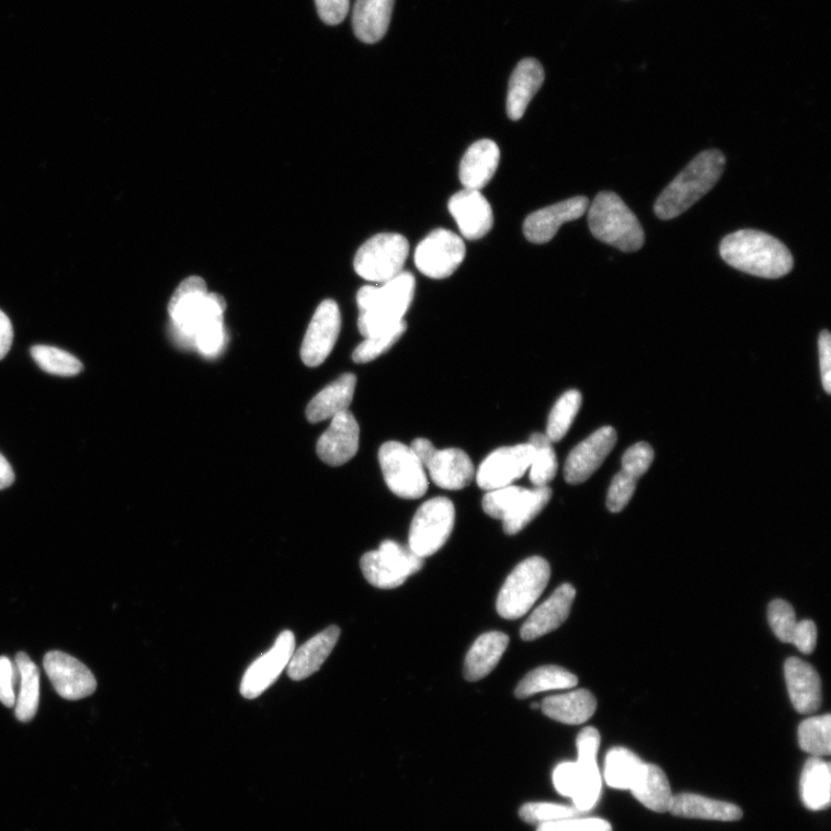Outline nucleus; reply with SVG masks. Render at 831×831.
Returning a JSON list of instances; mask_svg holds the SVG:
<instances>
[{
    "label": "nucleus",
    "instance_id": "obj_1",
    "mask_svg": "<svg viewBox=\"0 0 831 831\" xmlns=\"http://www.w3.org/2000/svg\"><path fill=\"white\" fill-rule=\"evenodd\" d=\"M721 258L731 267L762 278H779L794 269V257L777 238L759 230H739L721 240Z\"/></svg>",
    "mask_w": 831,
    "mask_h": 831
},
{
    "label": "nucleus",
    "instance_id": "obj_2",
    "mask_svg": "<svg viewBox=\"0 0 831 831\" xmlns=\"http://www.w3.org/2000/svg\"><path fill=\"white\" fill-rule=\"evenodd\" d=\"M414 288V277L408 272L383 283L382 287H363L357 294L362 335L368 339L396 330L410 308Z\"/></svg>",
    "mask_w": 831,
    "mask_h": 831
},
{
    "label": "nucleus",
    "instance_id": "obj_3",
    "mask_svg": "<svg viewBox=\"0 0 831 831\" xmlns=\"http://www.w3.org/2000/svg\"><path fill=\"white\" fill-rule=\"evenodd\" d=\"M726 164L724 152L717 149L699 152L656 201V215L669 221L685 213L715 187Z\"/></svg>",
    "mask_w": 831,
    "mask_h": 831
},
{
    "label": "nucleus",
    "instance_id": "obj_4",
    "mask_svg": "<svg viewBox=\"0 0 831 831\" xmlns=\"http://www.w3.org/2000/svg\"><path fill=\"white\" fill-rule=\"evenodd\" d=\"M588 224L596 239L623 252H637L645 244V231L638 217L614 192L596 195L588 213Z\"/></svg>",
    "mask_w": 831,
    "mask_h": 831
},
{
    "label": "nucleus",
    "instance_id": "obj_5",
    "mask_svg": "<svg viewBox=\"0 0 831 831\" xmlns=\"http://www.w3.org/2000/svg\"><path fill=\"white\" fill-rule=\"evenodd\" d=\"M227 303L221 295L210 294L201 276L184 280L172 295L168 311L177 331L192 342L198 328L216 316H225Z\"/></svg>",
    "mask_w": 831,
    "mask_h": 831
},
{
    "label": "nucleus",
    "instance_id": "obj_6",
    "mask_svg": "<svg viewBox=\"0 0 831 831\" xmlns=\"http://www.w3.org/2000/svg\"><path fill=\"white\" fill-rule=\"evenodd\" d=\"M549 487L523 489L515 486L489 491L483 498L485 512L502 521L505 534L513 536L528 526L549 504Z\"/></svg>",
    "mask_w": 831,
    "mask_h": 831
},
{
    "label": "nucleus",
    "instance_id": "obj_7",
    "mask_svg": "<svg viewBox=\"0 0 831 831\" xmlns=\"http://www.w3.org/2000/svg\"><path fill=\"white\" fill-rule=\"evenodd\" d=\"M550 577V565L540 557L520 562L500 590L497 600L499 616L515 621L526 615L543 594Z\"/></svg>",
    "mask_w": 831,
    "mask_h": 831
},
{
    "label": "nucleus",
    "instance_id": "obj_8",
    "mask_svg": "<svg viewBox=\"0 0 831 831\" xmlns=\"http://www.w3.org/2000/svg\"><path fill=\"white\" fill-rule=\"evenodd\" d=\"M409 243L399 234H379L360 248L354 259L355 272L364 280L385 283L402 273Z\"/></svg>",
    "mask_w": 831,
    "mask_h": 831
},
{
    "label": "nucleus",
    "instance_id": "obj_9",
    "mask_svg": "<svg viewBox=\"0 0 831 831\" xmlns=\"http://www.w3.org/2000/svg\"><path fill=\"white\" fill-rule=\"evenodd\" d=\"M455 524V508L445 497L428 500L414 514L409 532V549L422 558L439 553Z\"/></svg>",
    "mask_w": 831,
    "mask_h": 831
},
{
    "label": "nucleus",
    "instance_id": "obj_10",
    "mask_svg": "<svg viewBox=\"0 0 831 831\" xmlns=\"http://www.w3.org/2000/svg\"><path fill=\"white\" fill-rule=\"evenodd\" d=\"M423 566L424 558L389 539L380 544L379 550L367 553L361 559L366 581L379 589L402 585L410 576L419 573Z\"/></svg>",
    "mask_w": 831,
    "mask_h": 831
},
{
    "label": "nucleus",
    "instance_id": "obj_11",
    "mask_svg": "<svg viewBox=\"0 0 831 831\" xmlns=\"http://www.w3.org/2000/svg\"><path fill=\"white\" fill-rule=\"evenodd\" d=\"M379 463L389 490L403 499H420L429 488L425 469L411 447L385 443L379 449Z\"/></svg>",
    "mask_w": 831,
    "mask_h": 831
},
{
    "label": "nucleus",
    "instance_id": "obj_12",
    "mask_svg": "<svg viewBox=\"0 0 831 831\" xmlns=\"http://www.w3.org/2000/svg\"><path fill=\"white\" fill-rule=\"evenodd\" d=\"M410 447L429 470L436 487L456 491L471 485L475 467L466 452L457 448L436 449L424 439L413 441Z\"/></svg>",
    "mask_w": 831,
    "mask_h": 831
},
{
    "label": "nucleus",
    "instance_id": "obj_13",
    "mask_svg": "<svg viewBox=\"0 0 831 831\" xmlns=\"http://www.w3.org/2000/svg\"><path fill=\"white\" fill-rule=\"evenodd\" d=\"M466 257L464 240L454 232L436 229L414 252V264L431 278H446L460 267Z\"/></svg>",
    "mask_w": 831,
    "mask_h": 831
},
{
    "label": "nucleus",
    "instance_id": "obj_14",
    "mask_svg": "<svg viewBox=\"0 0 831 831\" xmlns=\"http://www.w3.org/2000/svg\"><path fill=\"white\" fill-rule=\"evenodd\" d=\"M535 448L531 444L500 447L479 466L476 474L480 489L492 491L512 486L531 468Z\"/></svg>",
    "mask_w": 831,
    "mask_h": 831
},
{
    "label": "nucleus",
    "instance_id": "obj_15",
    "mask_svg": "<svg viewBox=\"0 0 831 831\" xmlns=\"http://www.w3.org/2000/svg\"><path fill=\"white\" fill-rule=\"evenodd\" d=\"M341 325L338 303L333 299L323 300L314 315L300 348V357L306 366L317 367L331 355Z\"/></svg>",
    "mask_w": 831,
    "mask_h": 831
},
{
    "label": "nucleus",
    "instance_id": "obj_16",
    "mask_svg": "<svg viewBox=\"0 0 831 831\" xmlns=\"http://www.w3.org/2000/svg\"><path fill=\"white\" fill-rule=\"evenodd\" d=\"M601 735L595 728H585L577 739L578 789L572 798L580 815L592 811L602 794V776L597 764Z\"/></svg>",
    "mask_w": 831,
    "mask_h": 831
},
{
    "label": "nucleus",
    "instance_id": "obj_17",
    "mask_svg": "<svg viewBox=\"0 0 831 831\" xmlns=\"http://www.w3.org/2000/svg\"><path fill=\"white\" fill-rule=\"evenodd\" d=\"M296 649V639L292 630H283L270 651L262 654L247 670L240 693L253 699L270 688L281 673L287 669Z\"/></svg>",
    "mask_w": 831,
    "mask_h": 831
},
{
    "label": "nucleus",
    "instance_id": "obj_18",
    "mask_svg": "<svg viewBox=\"0 0 831 831\" xmlns=\"http://www.w3.org/2000/svg\"><path fill=\"white\" fill-rule=\"evenodd\" d=\"M43 665L56 692L70 702L91 696L96 691L92 671L69 653L50 651Z\"/></svg>",
    "mask_w": 831,
    "mask_h": 831
},
{
    "label": "nucleus",
    "instance_id": "obj_19",
    "mask_svg": "<svg viewBox=\"0 0 831 831\" xmlns=\"http://www.w3.org/2000/svg\"><path fill=\"white\" fill-rule=\"evenodd\" d=\"M616 444L617 432L611 426L589 435L567 457L564 470L566 482L572 486L584 483L601 468Z\"/></svg>",
    "mask_w": 831,
    "mask_h": 831
},
{
    "label": "nucleus",
    "instance_id": "obj_20",
    "mask_svg": "<svg viewBox=\"0 0 831 831\" xmlns=\"http://www.w3.org/2000/svg\"><path fill=\"white\" fill-rule=\"evenodd\" d=\"M360 448V425L355 416L345 410L332 419V424L320 436L317 454L322 463L340 467L352 460Z\"/></svg>",
    "mask_w": 831,
    "mask_h": 831
},
{
    "label": "nucleus",
    "instance_id": "obj_21",
    "mask_svg": "<svg viewBox=\"0 0 831 831\" xmlns=\"http://www.w3.org/2000/svg\"><path fill=\"white\" fill-rule=\"evenodd\" d=\"M587 196H576L531 214L523 224V234L534 244L549 243L559 228L578 220L589 207Z\"/></svg>",
    "mask_w": 831,
    "mask_h": 831
},
{
    "label": "nucleus",
    "instance_id": "obj_22",
    "mask_svg": "<svg viewBox=\"0 0 831 831\" xmlns=\"http://www.w3.org/2000/svg\"><path fill=\"white\" fill-rule=\"evenodd\" d=\"M448 210L469 240L483 238L493 227L491 205L480 191L465 189L455 193L448 202Z\"/></svg>",
    "mask_w": 831,
    "mask_h": 831
},
{
    "label": "nucleus",
    "instance_id": "obj_23",
    "mask_svg": "<svg viewBox=\"0 0 831 831\" xmlns=\"http://www.w3.org/2000/svg\"><path fill=\"white\" fill-rule=\"evenodd\" d=\"M576 595L572 584H561L522 625V640L534 641L559 628L570 616Z\"/></svg>",
    "mask_w": 831,
    "mask_h": 831
},
{
    "label": "nucleus",
    "instance_id": "obj_24",
    "mask_svg": "<svg viewBox=\"0 0 831 831\" xmlns=\"http://www.w3.org/2000/svg\"><path fill=\"white\" fill-rule=\"evenodd\" d=\"M787 691L793 706L799 714L808 715L821 706V680L817 670L808 663L792 658L784 665Z\"/></svg>",
    "mask_w": 831,
    "mask_h": 831
},
{
    "label": "nucleus",
    "instance_id": "obj_25",
    "mask_svg": "<svg viewBox=\"0 0 831 831\" xmlns=\"http://www.w3.org/2000/svg\"><path fill=\"white\" fill-rule=\"evenodd\" d=\"M341 630L331 626L317 634L311 640L295 649L287 667L288 675L299 682L315 674L334 650Z\"/></svg>",
    "mask_w": 831,
    "mask_h": 831
},
{
    "label": "nucleus",
    "instance_id": "obj_26",
    "mask_svg": "<svg viewBox=\"0 0 831 831\" xmlns=\"http://www.w3.org/2000/svg\"><path fill=\"white\" fill-rule=\"evenodd\" d=\"M500 163L498 145L483 139L471 145L462 161L460 181L465 189L480 191L493 179Z\"/></svg>",
    "mask_w": 831,
    "mask_h": 831
},
{
    "label": "nucleus",
    "instance_id": "obj_27",
    "mask_svg": "<svg viewBox=\"0 0 831 831\" xmlns=\"http://www.w3.org/2000/svg\"><path fill=\"white\" fill-rule=\"evenodd\" d=\"M544 79V70L538 60L526 58L517 64L510 80L508 95V115L512 121L521 119L527 112Z\"/></svg>",
    "mask_w": 831,
    "mask_h": 831
},
{
    "label": "nucleus",
    "instance_id": "obj_28",
    "mask_svg": "<svg viewBox=\"0 0 831 831\" xmlns=\"http://www.w3.org/2000/svg\"><path fill=\"white\" fill-rule=\"evenodd\" d=\"M356 384L355 375L344 374L326 386L306 409L308 421L316 424L333 419L338 413L349 410L354 399Z\"/></svg>",
    "mask_w": 831,
    "mask_h": 831
},
{
    "label": "nucleus",
    "instance_id": "obj_29",
    "mask_svg": "<svg viewBox=\"0 0 831 831\" xmlns=\"http://www.w3.org/2000/svg\"><path fill=\"white\" fill-rule=\"evenodd\" d=\"M670 813L685 819L731 822L742 818L741 808L724 800L696 794H680L673 797Z\"/></svg>",
    "mask_w": 831,
    "mask_h": 831
},
{
    "label": "nucleus",
    "instance_id": "obj_30",
    "mask_svg": "<svg viewBox=\"0 0 831 831\" xmlns=\"http://www.w3.org/2000/svg\"><path fill=\"white\" fill-rule=\"evenodd\" d=\"M544 715L568 726H579L592 718L597 708L595 696L587 690L544 698L540 705Z\"/></svg>",
    "mask_w": 831,
    "mask_h": 831
},
{
    "label": "nucleus",
    "instance_id": "obj_31",
    "mask_svg": "<svg viewBox=\"0 0 831 831\" xmlns=\"http://www.w3.org/2000/svg\"><path fill=\"white\" fill-rule=\"evenodd\" d=\"M510 644L505 633L489 631L480 636L467 653L465 676L469 682L483 680L500 662Z\"/></svg>",
    "mask_w": 831,
    "mask_h": 831
},
{
    "label": "nucleus",
    "instance_id": "obj_32",
    "mask_svg": "<svg viewBox=\"0 0 831 831\" xmlns=\"http://www.w3.org/2000/svg\"><path fill=\"white\" fill-rule=\"evenodd\" d=\"M396 0H356L353 27L357 38L374 45L386 35Z\"/></svg>",
    "mask_w": 831,
    "mask_h": 831
},
{
    "label": "nucleus",
    "instance_id": "obj_33",
    "mask_svg": "<svg viewBox=\"0 0 831 831\" xmlns=\"http://www.w3.org/2000/svg\"><path fill=\"white\" fill-rule=\"evenodd\" d=\"M800 797L809 811H824L831 800V767L821 758L812 756L804 765L800 777Z\"/></svg>",
    "mask_w": 831,
    "mask_h": 831
},
{
    "label": "nucleus",
    "instance_id": "obj_34",
    "mask_svg": "<svg viewBox=\"0 0 831 831\" xmlns=\"http://www.w3.org/2000/svg\"><path fill=\"white\" fill-rule=\"evenodd\" d=\"M640 804L656 813L670 812L674 795L670 782L659 765L646 763L645 770L630 789Z\"/></svg>",
    "mask_w": 831,
    "mask_h": 831
},
{
    "label": "nucleus",
    "instance_id": "obj_35",
    "mask_svg": "<svg viewBox=\"0 0 831 831\" xmlns=\"http://www.w3.org/2000/svg\"><path fill=\"white\" fill-rule=\"evenodd\" d=\"M645 764L636 753L627 749H612L605 758V782L612 789L630 792L640 778Z\"/></svg>",
    "mask_w": 831,
    "mask_h": 831
},
{
    "label": "nucleus",
    "instance_id": "obj_36",
    "mask_svg": "<svg viewBox=\"0 0 831 831\" xmlns=\"http://www.w3.org/2000/svg\"><path fill=\"white\" fill-rule=\"evenodd\" d=\"M15 665L20 676L15 716L21 721H31L38 709L39 670L26 652L16 654Z\"/></svg>",
    "mask_w": 831,
    "mask_h": 831
},
{
    "label": "nucleus",
    "instance_id": "obj_37",
    "mask_svg": "<svg viewBox=\"0 0 831 831\" xmlns=\"http://www.w3.org/2000/svg\"><path fill=\"white\" fill-rule=\"evenodd\" d=\"M578 678L570 671L556 665L540 667L530 672L515 690L517 698H527L537 693L573 688Z\"/></svg>",
    "mask_w": 831,
    "mask_h": 831
},
{
    "label": "nucleus",
    "instance_id": "obj_38",
    "mask_svg": "<svg viewBox=\"0 0 831 831\" xmlns=\"http://www.w3.org/2000/svg\"><path fill=\"white\" fill-rule=\"evenodd\" d=\"M534 448L530 478L535 488L548 487L558 471V458L553 443L544 433H534L530 443Z\"/></svg>",
    "mask_w": 831,
    "mask_h": 831
},
{
    "label": "nucleus",
    "instance_id": "obj_39",
    "mask_svg": "<svg viewBox=\"0 0 831 831\" xmlns=\"http://www.w3.org/2000/svg\"><path fill=\"white\" fill-rule=\"evenodd\" d=\"M800 749L816 758L831 754V718L827 714L805 719L798 729Z\"/></svg>",
    "mask_w": 831,
    "mask_h": 831
},
{
    "label": "nucleus",
    "instance_id": "obj_40",
    "mask_svg": "<svg viewBox=\"0 0 831 831\" xmlns=\"http://www.w3.org/2000/svg\"><path fill=\"white\" fill-rule=\"evenodd\" d=\"M581 405L582 396L577 389L566 391L557 401L550 412L545 433L553 444L560 442L570 431Z\"/></svg>",
    "mask_w": 831,
    "mask_h": 831
},
{
    "label": "nucleus",
    "instance_id": "obj_41",
    "mask_svg": "<svg viewBox=\"0 0 831 831\" xmlns=\"http://www.w3.org/2000/svg\"><path fill=\"white\" fill-rule=\"evenodd\" d=\"M31 354L36 364L50 375L73 377L79 375L83 368L78 358L55 346L35 345L32 348Z\"/></svg>",
    "mask_w": 831,
    "mask_h": 831
},
{
    "label": "nucleus",
    "instance_id": "obj_42",
    "mask_svg": "<svg viewBox=\"0 0 831 831\" xmlns=\"http://www.w3.org/2000/svg\"><path fill=\"white\" fill-rule=\"evenodd\" d=\"M580 816L574 806L554 802H528L520 808V818L531 824H545Z\"/></svg>",
    "mask_w": 831,
    "mask_h": 831
},
{
    "label": "nucleus",
    "instance_id": "obj_43",
    "mask_svg": "<svg viewBox=\"0 0 831 831\" xmlns=\"http://www.w3.org/2000/svg\"><path fill=\"white\" fill-rule=\"evenodd\" d=\"M192 343L205 356L213 357L220 353L226 343L224 316L204 322L193 335Z\"/></svg>",
    "mask_w": 831,
    "mask_h": 831
},
{
    "label": "nucleus",
    "instance_id": "obj_44",
    "mask_svg": "<svg viewBox=\"0 0 831 831\" xmlns=\"http://www.w3.org/2000/svg\"><path fill=\"white\" fill-rule=\"evenodd\" d=\"M407 327V321L403 320L396 330L379 337L365 339V341L355 349L353 354L354 362L357 364H365L384 355L401 339Z\"/></svg>",
    "mask_w": 831,
    "mask_h": 831
},
{
    "label": "nucleus",
    "instance_id": "obj_45",
    "mask_svg": "<svg viewBox=\"0 0 831 831\" xmlns=\"http://www.w3.org/2000/svg\"><path fill=\"white\" fill-rule=\"evenodd\" d=\"M769 619L778 640L784 644H793L795 629L798 624L794 607L782 600L773 601L769 608Z\"/></svg>",
    "mask_w": 831,
    "mask_h": 831
},
{
    "label": "nucleus",
    "instance_id": "obj_46",
    "mask_svg": "<svg viewBox=\"0 0 831 831\" xmlns=\"http://www.w3.org/2000/svg\"><path fill=\"white\" fill-rule=\"evenodd\" d=\"M638 479L624 470L619 471L608 488L606 506L612 513H621L628 505L637 489Z\"/></svg>",
    "mask_w": 831,
    "mask_h": 831
},
{
    "label": "nucleus",
    "instance_id": "obj_47",
    "mask_svg": "<svg viewBox=\"0 0 831 831\" xmlns=\"http://www.w3.org/2000/svg\"><path fill=\"white\" fill-rule=\"evenodd\" d=\"M653 449L647 443H638L628 448L623 456V470L634 478H640L653 462Z\"/></svg>",
    "mask_w": 831,
    "mask_h": 831
},
{
    "label": "nucleus",
    "instance_id": "obj_48",
    "mask_svg": "<svg viewBox=\"0 0 831 831\" xmlns=\"http://www.w3.org/2000/svg\"><path fill=\"white\" fill-rule=\"evenodd\" d=\"M537 831H614L612 824L601 818H567L556 822L540 824Z\"/></svg>",
    "mask_w": 831,
    "mask_h": 831
},
{
    "label": "nucleus",
    "instance_id": "obj_49",
    "mask_svg": "<svg viewBox=\"0 0 831 831\" xmlns=\"http://www.w3.org/2000/svg\"><path fill=\"white\" fill-rule=\"evenodd\" d=\"M20 676L15 664L10 659L2 656L0 658V703L8 708L15 707L16 694L15 687Z\"/></svg>",
    "mask_w": 831,
    "mask_h": 831
},
{
    "label": "nucleus",
    "instance_id": "obj_50",
    "mask_svg": "<svg viewBox=\"0 0 831 831\" xmlns=\"http://www.w3.org/2000/svg\"><path fill=\"white\" fill-rule=\"evenodd\" d=\"M553 778L556 790L561 796L572 799L577 793L579 784L577 762L568 761L558 764Z\"/></svg>",
    "mask_w": 831,
    "mask_h": 831
},
{
    "label": "nucleus",
    "instance_id": "obj_51",
    "mask_svg": "<svg viewBox=\"0 0 831 831\" xmlns=\"http://www.w3.org/2000/svg\"><path fill=\"white\" fill-rule=\"evenodd\" d=\"M318 14L325 24L337 26L349 13L350 0H316Z\"/></svg>",
    "mask_w": 831,
    "mask_h": 831
},
{
    "label": "nucleus",
    "instance_id": "obj_52",
    "mask_svg": "<svg viewBox=\"0 0 831 831\" xmlns=\"http://www.w3.org/2000/svg\"><path fill=\"white\" fill-rule=\"evenodd\" d=\"M818 640V629L812 621L799 622L796 626L793 645L802 653H812Z\"/></svg>",
    "mask_w": 831,
    "mask_h": 831
},
{
    "label": "nucleus",
    "instance_id": "obj_53",
    "mask_svg": "<svg viewBox=\"0 0 831 831\" xmlns=\"http://www.w3.org/2000/svg\"><path fill=\"white\" fill-rule=\"evenodd\" d=\"M819 357L822 386L827 394L831 392V337L823 331L819 337Z\"/></svg>",
    "mask_w": 831,
    "mask_h": 831
},
{
    "label": "nucleus",
    "instance_id": "obj_54",
    "mask_svg": "<svg viewBox=\"0 0 831 831\" xmlns=\"http://www.w3.org/2000/svg\"><path fill=\"white\" fill-rule=\"evenodd\" d=\"M13 342V326L9 317L0 310V361L10 352Z\"/></svg>",
    "mask_w": 831,
    "mask_h": 831
},
{
    "label": "nucleus",
    "instance_id": "obj_55",
    "mask_svg": "<svg viewBox=\"0 0 831 831\" xmlns=\"http://www.w3.org/2000/svg\"><path fill=\"white\" fill-rule=\"evenodd\" d=\"M14 473L4 455L0 453V490L10 488L14 483Z\"/></svg>",
    "mask_w": 831,
    "mask_h": 831
},
{
    "label": "nucleus",
    "instance_id": "obj_56",
    "mask_svg": "<svg viewBox=\"0 0 831 831\" xmlns=\"http://www.w3.org/2000/svg\"><path fill=\"white\" fill-rule=\"evenodd\" d=\"M532 708H533V709H538V708H540V705H537V704H533V705H532Z\"/></svg>",
    "mask_w": 831,
    "mask_h": 831
}]
</instances>
